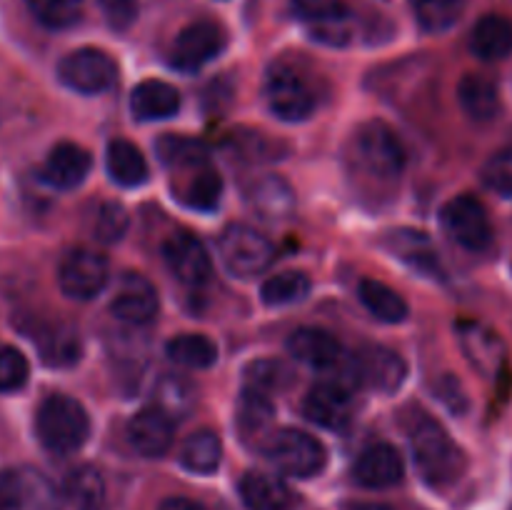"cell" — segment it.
I'll use <instances>...</instances> for the list:
<instances>
[{
  "label": "cell",
  "mask_w": 512,
  "mask_h": 510,
  "mask_svg": "<svg viewBox=\"0 0 512 510\" xmlns=\"http://www.w3.org/2000/svg\"><path fill=\"white\" fill-rule=\"evenodd\" d=\"M403 425L415 465L430 485L443 488V485L455 483L465 473L468 458H465L463 448L450 438L448 430L438 420L430 418L425 410H408Z\"/></svg>",
  "instance_id": "1"
},
{
  "label": "cell",
  "mask_w": 512,
  "mask_h": 510,
  "mask_svg": "<svg viewBox=\"0 0 512 510\" xmlns=\"http://www.w3.org/2000/svg\"><path fill=\"white\" fill-rule=\"evenodd\" d=\"M353 158L360 173L378 183H395L405 170V145L385 120H365L353 133Z\"/></svg>",
  "instance_id": "2"
},
{
  "label": "cell",
  "mask_w": 512,
  "mask_h": 510,
  "mask_svg": "<svg viewBox=\"0 0 512 510\" xmlns=\"http://www.w3.org/2000/svg\"><path fill=\"white\" fill-rule=\"evenodd\" d=\"M35 433L50 453L68 455L88 440L90 418L70 395H48L35 413Z\"/></svg>",
  "instance_id": "3"
},
{
  "label": "cell",
  "mask_w": 512,
  "mask_h": 510,
  "mask_svg": "<svg viewBox=\"0 0 512 510\" xmlns=\"http://www.w3.org/2000/svg\"><path fill=\"white\" fill-rule=\"evenodd\" d=\"M265 103L275 118L285 123H300L308 120L318 108V85L298 63H275L265 75Z\"/></svg>",
  "instance_id": "4"
},
{
  "label": "cell",
  "mask_w": 512,
  "mask_h": 510,
  "mask_svg": "<svg viewBox=\"0 0 512 510\" xmlns=\"http://www.w3.org/2000/svg\"><path fill=\"white\" fill-rule=\"evenodd\" d=\"M263 453L280 473L293 478H313L325 468L323 443L298 428H280L265 435Z\"/></svg>",
  "instance_id": "5"
},
{
  "label": "cell",
  "mask_w": 512,
  "mask_h": 510,
  "mask_svg": "<svg viewBox=\"0 0 512 510\" xmlns=\"http://www.w3.org/2000/svg\"><path fill=\"white\" fill-rule=\"evenodd\" d=\"M218 253L235 278H255L275 258V248L263 233L243 223L228 225L218 240Z\"/></svg>",
  "instance_id": "6"
},
{
  "label": "cell",
  "mask_w": 512,
  "mask_h": 510,
  "mask_svg": "<svg viewBox=\"0 0 512 510\" xmlns=\"http://www.w3.org/2000/svg\"><path fill=\"white\" fill-rule=\"evenodd\" d=\"M443 230L470 253H480L493 243V223L488 208L475 195H458L440 210Z\"/></svg>",
  "instance_id": "7"
},
{
  "label": "cell",
  "mask_w": 512,
  "mask_h": 510,
  "mask_svg": "<svg viewBox=\"0 0 512 510\" xmlns=\"http://www.w3.org/2000/svg\"><path fill=\"white\" fill-rule=\"evenodd\" d=\"M58 78L75 93L98 95L113 88L118 80V65L105 50L78 48L60 60Z\"/></svg>",
  "instance_id": "8"
},
{
  "label": "cell",
  "mask_w": 512,
  "mask_h": 510,
  "mask_svg": "<svg viewBox=\"0 0 512 510\" xmlns=\"http://www.w3.org/2000/svg\"><path fill=\"white\" fill-rule=\"evenodd\" d=\"M293 13L318 43L343 48L353 40V13L343 0H293Z\"/></svg>",
  "instance_id": "9"
},
{
  "label": "cell",
  "mask_w": 512,
  "mask_h": 510,
  "mask_svg": "<svg viewBox=\"0 0 512 510\" xmlns=\"http://www.w3.org/2000/svg\"><path fill=\"white\" fill-rule=\"evenodd\" d=\"M108 275L110 265L103 253L90 248H73L60 260L58 285L65 298L93 300L105 288Z\"/></svg>",
  "instance_id": "10"
},
{
  "label": "cell",
  "mask_w": 512,
  "mask_h": 510,
  "mask_svg": "<svg viewBox=\"0 0 512 510\" xmlns=\"http://www.w3.org/2000/svg\"><path fill=\"white\" fill-rule=\"evenodd\" d=\"M225 43H228V38H225V30L218 23H210V20L190 23L175 38L170 60L183 73H198L223 53Z\"/></svg>",
  "instance_id": "11"
},
{
  "label": "cell",
  "mask_w": 512,
  "mask_h": 510,
  "mask_svg": "<svg viewBox=\"0 0 512 510\" xmlns=\"http://www.w3.org/2000/svg\"><path fill=\"white\" fill-rule=\"evenodd\" d=\"M163 260L173 278L188 288H203L213 278V260L195 235L173 233L163 243Z\"/></svg>",
  "instance_id": "12"
},
{
  "label": "cell",
  "mask_w": 512,
  "mask_h": 510,
  "mask_svg": "<svg viewBox=\"0 0 512 510\" xmlns=\"http://www.w3.org/2000/svg\"><path fill=\"white\" fill-rule=\"evenodd\" d=\"M158 308L160 300L155 285L143 273H135V270L123 273V278L115 285L113 298H110V310L115 318L123 320L125 325L140 328V325L153 323Z\"/></svg>",
  "instance_id": "13"
},
{
  "label": "cell",
  "mask_w": 512,
  "mask_h": 510,
  "mask_svg": "<svg viewBox=\"0 0 512 510\" xmlns=\"http://www.w3.org/2000/svg\"><path fill=\"white\" fill-rule=\"evenodd\" d=\"M173 198L190 210L213 213L223 200V178L210 163L175 170Z\"/></svg>",
  "instance_id": "14"
},
{
  "label": "cell",
  "mask_w": 512,
  "mask_h": 510,
  "mask_svg": "<svg viewBox=\"0 0 512 510\" xmlns=\"http://www.w3.org/2000/svg\"><path fill=\"white\" fill-rule=\"evenodd\" d=\"M355 375L368 388L390 395L403 388L405 378H408V365H405L403 355H398L395 350L383 348V345H368L355 355Z\"/></svg>",
  "instance_id": "15"
},
{
  "label": "cell",
  "mask_w": 512,
  "mask_h": 510,
  "mask_svg": "<svg viewBox=\"0 0 512 510\" xmlns=\"http://www.w3.org/2000/svg\"><path fill=\"white\" fill-rule=\"evenodd\" d=\"M175 440V420L160 408H143L130 418L128 443L143 458H160Z\"/></svg>",
  "instance_id": "16"
},
{
  "label": "cell",
  "mask_w": 512,
  "mask_h": 510,
  "mask_svg": "<svg viewBox=\"0 0 512 510\" xmlns=\"http://www.w3.org/2000/svg\"><path fill=\"white\" fill-rule=\"evenodd\" d=\"M458 338L465 358L478 373H483L485 378L500 375V370L505 368V360H508V350H505V343L495 330H490L483 323H460Z\"/></svg>",
  "instance_id": "17"
},
{
  "label": "cell",
  "mask_w": 512,
  "mask_h": 510,
  "mask_svg": "<svg viewBox=\"0 0 512 510\" xmlns=\"http://www.w3.org/2000/svg\"><path fill=\"white\" fill-rule=\"evenodd\" d=\"M303 413L310 423L328 430H343L353 418V398L338 383H320L308 390L303 400Z\"/></svg>",
  "instance_id": "18"
},
{
  "label": "cell",
  "mask_w": 512,
  "mask_h": 510,
  "mask_svg": "<svg viewBox=\"0 0 512 510\" xmlns=\"http://www.w3.org/2000/svg\"><path fill=\"white\" fill-rule=\"evenodd\" d=\"M90 168H93V160H90L88 150L65 140L48 153L43 168H40V178L55 190H73L85 183Z\"/></svg>",
  "instance_id": "19"
},
{
  "label": "cell",
  "mask_w": 512,
  "mask_h": 510,
  "mask_svg": "<svg viewBox=\"0 0 512 510\" xmlns=\"http://www.w3.org/2000/svg\"><path fill=\"white\" fill-rule=\"evenodd\" d=\"M405 475V463L403 455L398 448H393L390 443H375L370 448H365L360 453V458L355 460L353 478L358 480L363 488H390V485H398Z\"/></svg>",
  "instance_id": "20"
},
{
  "label": "cell",
  "mask_w": 512,
  "mask_h": 510,
  "mask_svg": "<svg viewBox=\"0 0 512 510\" xmlns=\"http://www.w3.org/2000/svg\"><path fill=\"white\" fill-rule=\"evenodd\" d=\"M385 245H388V250L395 258L403 260L415 273L428 275V278H443V265H440L438 250H435L433 240L425 233H420V230H393L385 238Z\"/></svg>",
  "instance_id": "21"
},
{
  "label": "cell",
  "mask_w": 512,
  "mask_h": 510,
  "mask_svg": "<svg viewBox=\"0 0 512 510\" xmlns=\"http://www.w3.org/2000/svg\"><path fill=\"white\" fill-rule=\"evenodd\" d=\"M180 105H183L180 90L158 78L143 80L130 93V113H133L135 120H143V123L173 118Z\"/></svg>",
  "instance_id": "22"
},
{
  "label": "cell",
  "mask_w": 512,
  "mask_h": 510,
  "mask_svg": "<svg viewBox=\"0 0 512 510\" xmlns=\"http://www.w3.org/2000/svg\"><path fill=\"white\" fill-rule=\"evenodd\" d=\"M245 200H248L250 210L260 215L263 220L278 223V220L288 218L295 208V193L290 183L280 175H263V178L253 180L245 190Z\"/></svg>",
  "instance_id": "23"
},
{
  "label": "cell",
  "mask_w": 512,
  "mask_h": 510,
  "mask_svg": "<svg viewBox=\"0 0 512 510\" xmlns=\"http://www.w3.org/2000/svg\"><path fill=\"white\" fill-rule=\"evenodd\" d=\"M288 350L295 360L318 370L333 368L343 358L340 340L323 328H298L288 338Z\"/></svg>",
  "instance_id": "24"
},
{
  "label": "cell",
  "mask_w": 512,
  "mask_h": 510,
  "mask_svg": "<svg viewBox=\"0 0 512 510\" xmlns=\"http://www.w3.org/2000/svg\"><path fill=\"white\" fill-rule=\"evenodd\" d=\"M458 103L470 120L490 123L500 113L498 85L478 73L463 75V80L458 83Z\"/></svg>",
  "instance_id": "25"
},
{
  "label": "cell",
  "mask_w": 512,
  "mask_h": 510,
  "mask_svg": "<svg viewBox=\"0 0 512 510\" xmlns=\"http://www.w3.org/2000/svg\"><path fill=\"white\" fill-rule=\"evenodd\" d=\"M470 50L480 60L498 63L512 53V20L505 15H485L470 33Z\"/></svg>",
  "instance_id": "26"
},
{
  "label": "cell",
  "mask_w": 512,
  "mask_h": 510,
  "mask_svg": "<svg viewBox=\"0 0 512 510\" xmlns=\"http://www.w3.org/2000/svg\"><path fill=\"white\" fill-rule=\"evenodd\" d=\"M105 168H108L110 180L123 188H138L148 180V160L140 153L138 145L125 138L110 140L105 150Z\"/></svg>",
  "instance_id": "27"
},
{
  "label": "cell",
  "mask_w": 512,
  "mask_h": 510,
  "mask_svg": "<svg viewBox=\"0 0 512 510\" xmlns=\"http://www.w3.org/2000/svg\"><path fill=\"white\" fill-rule=\"evenodd\" d=\"M240 498L248 510H285L293 493L278 475L250 470L240 480Z\"/></svg>",
  "instance_id": "28"
},
{
  "label": "cell",
  "mask_w": 512,
  "mask_h": 510,
  "mask_svg": "<svg viewBox=\"0 0 512 510\" xmlns=\"http://www.w3.org/2000/svg\"><path fill=\"white\" fill-rule=\"evenodd\" d=\"M223 460V440L215 430L200 428L180 445V465L195 475H210L220 468Z\"/></svg>",
  "instance_id": "29"
},
{
  "label": "cell",
  "mask_w": 512,
  "mask_h": 510,
  "mask_svg": "<svg viewBox=\"0 0 512 510\" xmlns=\"http://www.w3.org/2000/svg\"><path fill=\"white\" fill-rule=\"evenodd\" d=\"M63 493L75 510H103L108 498L105 478L95 465H78L70 470L63 483Z\"/></svg>",
  "instance_id": "30"
},
{
  "label": "cell",
  "mask_w": 512,
  "mask_h": 510,
  "mask_svg": "<svg viewBox=\"0 0 512 510\" xmlns=\"http://www.w3.org/2000/svg\"><path fill=\"white\" fill-rule=\"evenodd\" d=\"M38 350L43 360L53 368H68L80 360L83 353V343H80V333L70 325H48L38 333Z\"/></svg>",
  "instance_id": "31"
},
{
  "label": "cell",
  "mask_w": 512,
  "mask_h": 510,
  "mask_svg": "<svg viewBox=\"0 0 512 510\" xmlns=\"http://www.w3.org/2000/svg\"><path fill=\"white\" fill-rule=\"evenodd\" d=\"M358 295L365 308L370 310V315H375L383 323H403L408 318V303H405L403 295L390 288V285L380 283V280H360Z\"/></svg>",
  "instance_id": "32"
},
{
  "label": "cell",
  "mask_w": 512,
  "mask_h": 510,
  "mask_svg": "<svg viewBox=\"0 0 512 510\" xmlns=\"http://www.w3.org/2000/svg\"><path fill=\"white\" fill-rule=\"evenodd\" d=\"M168 358L190 370H205L218 360V345L203 333L175 335L168 343Z\"/></svg>",
  "instance_id": "33"
},
{
  "label": "cell",
  "mask_w": 512,
  "mask_h": 510,
  "mask_svg": "<svg viewBox=\"0 0 512 510\" xmlns=\"http://www.w3.org/2000/svg\"><path fill=\"white\" fill-rule=\"evenodd\" d=\"M310 293V278L300 270H280V273L265 278L263 288H260V298L270 308H285V305H295L300 300L308 298Z\"/></svg>",
  "instance_id": "34"
},
{
  "label": "cell",
  "mask_w": 512,
  "mask_h": 510,
  "mask_svg": "<svg viewBox=\"0 0 512 510\" xmlns=\"http://www.w3.org/2000/svg\"><path fill=\"white\" fill-rule=\"evenodd\" d=\"M155 150H158V158L168 165L170 170H183L190 168V165L210 163V155L205 150V145L200 140L190 138V135H175L165 133L163 138L155 143Z\"/></svg>",
  "instance_id": "35"
},
{
  "label": "cell",
  "mask_w": 512,
  "mask_h": 510,
  "mask_svg": "<svg viewBox=\"0 0 512 510\" xmlns=\"http://www.w3.org/2000/svg\"><path fill=\"white\" fill-rule=\"evenodd\" d=\"M273 400L268 393H260V390L245 388L240 395L238 403V428L245 438H253V435H263L265 428L273 423Z\"/></svg>",
  "instance_id": "36"
},
{
  "label": "cell",
  "mask_w": 512,
  "mask_h": 510,
  "mask_svg": "<svg viewBox=\"0 0 512 510\" xmlns=\"http://www.w3.org/2000/svg\"><path fill=\"white\" fill-rule=\"evenodd\" d=\"M468 0H413L415 20L428 33H443L453 28L465 13Z\"/></svg>",
  "instance_id": "37"
},
{
  "label": "cell",
  "mask_w": 512,
  "mask_h": 510,
  "mask_svg": "<svg viewBox=\"0 0 512 510\" xmlns=\"http://www.w3.org/2000/svg\"><path fill=\"white\" fill-rule=\"evenodd\" d=\"M28 8L33 18L50 30L73 28L83 18V0H28Z\"/></svg>",
  "instance_id": "38"
},
{
  "label": "cell",
  "mask_w": 512,
  "mask_h": 510,
  "mask_svg": "<svg viewBox=\"0 0 512 510\" xmlns=\"http://www.w3.org/2000/svg\"><path fill=\"white\" fill-rule=\"evenodd\" d=\"M18 510H60V495L38 470H20Z\"/></svg>",
  "instance_id": "39"
},
{
  "label": "cell",
  "mask_w": 512,
  "mask_h": 510,
  "mask_svg": "<svg viewBox=\"0 0 512 510\" xmlns=\"http://www.w3.org/2000/svg\"><path fill=\"white\" fill-rule=\"evenodd\" d=\"M290 375L293 373H290L280 360H253V363L245 368V388L273 395L290 383Z\"/></svg>",
  "instance_id": "40"
},
{
  "label": "cell",
  "mask_w": 512,
  "mask_h": 510,
  "mask_svg": "<svg viewBox=\"0 0 512 510\" xmlns=\"http://www.w3.org/2000/svg\"><path fill=\"white\" fill-rule=\"evenodd\" d=\"M128 225V210L120 203L108 200V203L100 205L98 213H95L93 233L100 243H118V240H123V235L128 233Z\"/></svg>",
  "instance_id": "41"
},
{
  "label": "cell",
  "mask_w": 512,
  "mask_h": 510,
  "mask_svg": "<svg viewBox=\"0 0 512 510\" xmlns=\"http://www.w3.org/2000/svg\"><path fill=\"white\" fill-rule=\"evenodd\" d=\"M155 393H158V405L155 408L168 413L173 420L188 413V408L193 405V390H190V385L183 378H175V375L160 380Z\"/></svg>",
  "instance_id": "42"
},
{
  "label": "cell",
  "mask_w": 512,
  "mask_h": 510,
  "mask_svg": "<svg viewBox=\"0 0 512 510\" xmlns=\"http://www.w3.org/2000/svg\"><path fill=\"white\" fill-rule=\"evenodd\" d=\"M30 365L18 348L0 350V393H13L28 383Z\"/></svg>",
  "instance_id": "43"
},
{
  "label": "cell",
  "mask_w": 512,
  "mask_h": 510,
  "mask_svg": "<svg viewBox=\"0 0 512 510\" xmlns=\"http://www.w3.org/2000/svg\"><path fill=\"white\" fill-rule=\"evenodd\" d=\"M433 390H435V398L443 400V405L450 410V413L463 415L465 410H468V405H470L468 393H465L463 383H460L458 378H453L450 373L440 375L438 383L433 385Z\"/></svg>",
  "instance_id": "44"
},
{
  "label": "cell",
  "mask_w": 512,
  "mask_h": 510,
  "mask_svg": "<svg viewBox=\"0 0 512 510\" xmlns=\"http://www.w3.org/2000/svg\"><path fill=\"white\" fill-rule=\"evenodd\" d=\"M100 5H103V13L108 18V23L120 30L128 28L135 20V13H138L135 0H100Z\"/></svg>",
  "instance_id": "45"
},
{
  "label": "cell",
  "mask_w": 512,
  "mask_h": 510,
  "mask_svg": "<svg viewBox=\"0 0 512 510\" xmlns=\"http://www.w3.org/2000/svg\"><path fill=\"white\" fill-rule=\"evenodd\" d=\"M20 505V473L0 470V510H18Z\"/></svg>",
  "instance_id": "46"
},
{
  "label": "cell",
  "mask_w": 512,
  "mask_h": 510,
  "mask_svg": "<svg viewBox=\"0 0 512 510\" xmlns=\"http://www.w3.org/2000/svg\"><path fill=\"white\" fill-rule=\"evenodd\" d=\"M158 510H205V508L200 503H195V500L175 495V498H165L163 503L158 505Z\"/></svg>",
  "instance_id": "47"
},
{
  "label": "cell",
  "mask_w": 512,
  "mask_h": 510,
  "mask_svg": "<svg viewBox=\"0 0 512 510\" xmlns=\"http://www.w3.org/2000/svg\"><path fill=\"white\" fill-rule=\"evenodd\" d=\"M493 185L505 195V198H512V170H503V173L495 175Z\"/></svg>",
  "instance_id": "48"
},
{
  "label": "cell",
  "mask_w": 512,
  "mask_h": 510,
  "mask_svg": "<svg viewBox=\"0 0 512 510\" xmlns=\"http://www.w3.org/2000/svg\"><path fill=\"white\" fill-rule=\"evenodd\" d=\"M353 510H393L390 505H380V503H363V505H355Z\"/></svg>",
  "instance_id": "49"
}]
</instances>
